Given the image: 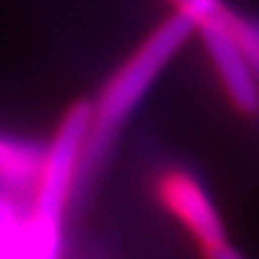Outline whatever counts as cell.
Instances as JSON below:
<instances>
[{"label":"cell","mask_w":259,"mask_h":259,"mask_svg":"<svg viewBox=\"0 0 259 259\" xmlns=\"http://www.w3.org/2000/svg\"><path fill=\"white\" fill-rule=\"evenodd\" d=\"M171 5H176V9L180 13H186L196 27L208 19L219 17L227 7L223 0H169Z\"/></svg>","instance_id":"8992f818"},{"label":"cell","mask_w":259,"mask_h":259,"mask_svg":"<svg viewBox=\"0 0 259 259\" xmlns=\"http://www.w3.org/2000/svg\"><path fill=\"white\" fill-rule=\"evenodd\" d=\"M92 118L90 102H76L63 116L51 147L41 165L39 194H37V219L61 223L63 210L74 192L80 155Z\"/></svg>","instance_id":"7a4b0ae2"},{"label":"cell","mask_w":259,"mask_h":259,"mask_svg":"<svg viewBox=\"0 0 259 259\" xmlns=\"http://www.w3.org/2000/svg\"><path fill=\"white\" fill-rule=\"evenodd\" d=\"M204 255L206 259H247L245 255H241L229 241L217 245V247H210V249H204Z\"/></svg>","instance_id":"52a82bcc"},{"label":"cell","mask_w":259,"mask_h":259,"mask_svg":"<svg viewBox=\"0 0 259 259\" xmlns=\"http://www.w3.org/2000/svg\"><path fill=\"white\" fill-rule=\"evenodd\" d=\"M159 196L163 204L184 223V227L196 237L202 251L227 241V229L214 202L194 176L182 169L167 171L159 182Z\"/></svg>","instance_id":"277c9868"},{"label":"cell","mask_w":259,"mask_h":259,"mask_svg":"<svg viewBox=\"0 0 259 259\" xmlns=\"http://www.w3.org/2000/svg\"><path fill=\"white\" fill-rule=\"evenodd\" d=\"M225 11L219 17L200 23L196 29L200 31L233 104L245 114H255L259 110V82L251 61L225 21Z\"/></svg>","instance_id":"3957f363"},{"label":"cell","mask_w":259,"mask_h":259,"mask_svg":"<svg viewBox=\"0 0 259 259\" xmlns=\"http://www.w3.org/2000/svg\"><path fill=\"white\" fill-rule=\"evenodd\" d=\"M43 159L35 147L0 137V176L25 182L41 171Z\"/></svg>","instance_id":"5b68a950"},{"label":"cell","mask_w":259,"mask_h":259,"mask_svg":"<svg viewBox=\"0 0 259 259\" xmlns=\"http://www.w3.org/2000/svg\"><path fill=\"white\" fill-rule=\"evenodd\" d=\"M194 31H196V23L186 13L178 11L165 23H161L108 80L98 102L92 106L90 128L72 192L76 202L84 200L94 186L126 118L133 114L145 92Z\"/></svg>","instance_id":"6da1fadb"}]
</instances>
